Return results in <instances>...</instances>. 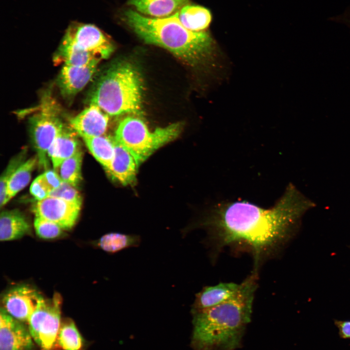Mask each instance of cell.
<instances>
[{
	"instance_id": "cell-26",
	"label": "cell",
	"mask_w": 350,
	"mask_h": 350,
	"mask_svg": "<svg viewBox=\"0 0 350 350\" xmlns=\"http://www.w3.org/2000/svg\"><path fill=\"white\" fill-rule=\"evenodd\" d=\"M25 151H23L14 157L10 161L1 175L0 178V205L1 208L9 201L7 195L8 183L14 173L25 161Z\"/></svg>"
},
{
	"instance_id": "cell-15",
	"label": "cell",
	"mask_w": 350,
	"mask_h": 350,
	"mask_svg": "<svg viewBox=\"0 0 350 350\" xmlns=\"http://www.w3.org/2000/svg\"><path fill=\"white\" fill-rule=\"evenodd\" d=\"M78 134L69 125L63 127L48 151L54 169L81 150Z\"/></svg>"
},
{
	"instance_id": "cell-16",
	"label": "cell",
	"mask_w": 350,
	"mask_h": 350,
	"mask_svg": "<svg viewBox=\"0 0 350 350\" xmlns=\"http://www.w3.org/2000/svg\"><path fill=\"white\" fill-rule=\"evenodd\" d=\"M115 142V155L107 172L113 179L121 184L123 185H133L136 182L139 165L132 155L125 148Z\"/></svg>"
},
{
	"instance_id": "cell-7",
	"label": "cell",
	"mask_w": 350,
	"mask_h": 350,
	"mask_svg": "<svg viewBox=\"0 0 350 350\" xmlns=\"http://www.w3.org/2000/svg\"><path fill=\"white\" fill-rule=\"evenodd\" d=\"M60 296L51 299L43 297L28 320L32 337L42 350H50L57 339L60 326Z\"/></svg>"
},
{
	"instance_id": "cell-5",
	"label": "cell",
	"mask_w": 350,
	"mask_h": 350,
	"mask_svg": "<svg viewBox=\"0 0 350 350\" xmlns=\"http://www.w3.org/2000/svg\"><path fill=\"white\" fill-rule=\"evenodd\" d=\"M182 128V123L177 122L151 131L140 119L128 116L119 122L113 138L139 166L157 150L176 139Z\"/></svg>"
},
{
	"instance_id": "cell-29",
	"label": "cell",
	"mask_w": 350,
	"mask_h": 350,
	"mask_svg": "<svg viewBox=\"0 0 350 350\" xmlns=\"http://www.w3.org/2000/svg\"><path fill=\"white\" fill-rule=\"evenodd\" d=\"M31 194L37 201L43 200L49 196L50 190L43 180L41 175L38 176L32 183L30 188Z\"/></svg>"
},
{
	"instance_id": "cell-6",
	"label": "cell",
	"mask_w": 350,
	"mask_h": 350,
	"mask_svg": "<svg viewBox=\"0 0 350 350\" xmlns=\"http://www.w3.org/2000/svg\"><path fill=\"white\" fill-rule=\"evenodd\" d=\"M58 109L52 97L46 95L39 109L29 121L32 141L38 162L45 168L48 165V150L64 125L59 117Z\"/></svg>"
},
{
	"instance_id": "cell-25",
	"label": "cell",
	"mask_w": 350,
	"mask_h": 350,
	"mask_svg": "<svg viewBox=\"0 0 350 350\" xmlns=\"http://www.w3.org/2000/svg\"><path fill=\"white\" fill-rule=\"evenodd\" d=\"M57 338L63 350H80L82 347V337L72 321H67L60 326Z\"/></svg>"
},
{
	"instance_id": "cell-14",
	"label": "cell",
	"mask_w": 350,
	"mask_h": 350,
	"mask_svg": "<svg viewBox=\"0 0 350 350\" xmlns=\"http://www.w3.org/2000/svg\"><path fill=\"white\" fill-rule=\"evenodd\" d=\"M240 284L220 282L213 286H206L195 295L191 311L209 308L217 305L234 296Z\"/></svg>"
},
{
	"instance_id": "cell-3",
	"label": "cell",
	"mask_w": 350,
	"mask_h": 350,
	"mask_svg": "<svg viewBox=\"0 0 350 350\" xmlns=\"http://www.w3.org/2000/svg\"><path fill=\"white\" fill-rule=\"evenodd\" d=\"M122 16L124 22L145 42L167 50L192 66L208 64L214 59L216 44L210 34L186 28L175 13L156 18L129 9Z\"/></svg>"
},
{
	"instance_id": "cell-21",
	"label": "cell",
	"mask_w": 350,
	"mask_h": 350,
	"mask_svg": "<svg viewBox=\"0 0 350 350\" xmlns=\"http://www.w3.org/2000/svg\"><path fill=\"white\" fill-rule=\"evenodd\" d=\"M101 59L93 54L79 50L72 45L61 41L54 53L55 63H63V65L84 66L99 64Z\"/></svg>"
},
{
	"instance_id": "cell-1",
	"label": "cell",
	"mask_w": 350,
	"mask_h": 350,
	"mask_svg": "<svg viewBox=\"0 0 350 350\" xmlns=\"http://www.w3.org/2000/svg\"><path fill=\"white\" fill-rule=\"evenodd\" d=\"M314 204L292 184L272 207L263 208L245 201L218 202L192 226L205 229L216 247L242 246L252 254L253 271L276 255L288 241L299 218Z\"/></svg>"
},
{
	"instance_id": "cell-2",
	"label": "cell",
	"mask_w": 350,
	"mask_h": 350,
	"mask_svg": "<svg viewBox=\"0 0 350 350\" xmlns=\"http://www.w3.org/2000/svg\"><path fill=\"white\" fill-rule=\"evenodd\" d=\"M258 273L253 271L236 294L217 305L191 311L194 350H234L250 322Z\"/></svg>"
},
{
	"instance_id": "cell-31",
	"label": "cell",
	"mask_w": 350,
	"mask_h": 350,
	"mask_svg": "<svg viewBox=\"0 0 350 350\" xmlns=\"http://www.w3.org/2000/svg\"><path fill=\"white\" fill-rule=\"evenodd\" d=\"M336 324L342 337L350 338V321H337Z\"/></svg>"
},
{
	"instance_id": "cell-30",
	"label": "cell",
	"mask_w": 350,
	"mask_h": 350,
	"mask_svg": "<svg viewBox=\"0 0 350 350\" xmlns=\"http://www.w3.org/2000/svg\"><path fill=\"white\" fill-rule=\"evenodd\" d=\"M41 175L51 192L59 187L63 182L55 170H47Z\"/></svg>"
},
{
	"instance_id": "cell-10",
	"label": "cell",
	"mask_w": 350,
	"mask_h": 350,
	"mask_svg": "<svg viewBox=\"0 0 350 350\" xmlns=\"http://www.w3.org/2000/svg\"><path fill=\"white\" fill-rule=\"evenodd\" d=\"M42 297L29 285H18L4 294L2 300L3 309L17 320L28 321Z\"/></svg>"
},
{
	"instance_id": "cell-19",
	"label": "cell",
	"mask_w": 350,
	"mask_h": 350,
	"mask_svg": "<svg viewBox=\"0 0 350 350\" xmlns=\"http://www.w3.org/2000/svg\"><path fill=\"white\" fill-rule=\"evenodd\" d=\"M175 14L183 26L194 32L204 31L209 27L212 18L209 9L196 5L188 4Z\"/></svg>"
},
{
	"instance_id": "cell-18",
	"label": "cell",
	"mask_w": 350,
	"mask_h": 350,
	"mask_svg": "<svg viewBox=\"0 0 350 350\" xmlns=\"http://www.w3.org/2000/svg\"><path fill=\"white\" fill-rule=\"evenodd\" d=\"M30 226L25 215L18 210H5L0 216V240L7 241L21 238L29 232Z\"/></svg>"
},
{
	"instance_id": "cell-20",
	"label": "cell",
	"mask_w": 350,
	"mask_h": 350,
	"mask_svg": "<svg viewBox=\"0 0 350 350\" xmlns=\"http://www.w3.org/2000/svg\"><path fill=\"white\" fill-rule=\"evenodd\" d=\"M83 140L94 158L107 172L115 155V142L114 138L105 134Z\"/></svg>"
},
{
	"instance_id": "cell-24",
	"label": "cell",
	"mask_w": 350,
	"mask_h": 350,
	"mask_svg": "<svg viewBox=\"0 0 350 350\" xmlns=\"http://www.w3.org/2000/svg\"><path fill=\"white\" fill-rule=\"evenodd\" d=\"M83 154L81 150L63 161L54 170L64 182L76 187L82 179Z\"/></svg>"
},
{
	"instance_id": "cell-22",
	"label": "cell",
	"mask_w": 350,
	"mask_h": 350,
	"mask_svg": "<svg viewBox=\"0 0 350 350\" xmlns=\"http://www.w3.org/2000/svg\"><path fill=\"white\" fill-rule=\"evenodd\" d=\"M141 238L136 234L112 232L102 236L97 242V245L104 251L114 254L123 250L139 246Z\"/></svg>"
},
{
	"instance_id": "cell-11",
	"label": "cell",
	"mask_w": 350,
	"mask_h": 350,
	"mask_svg": "<svg viewBox=\"0 0 350 350\" xmlns=\"http://www.w3.org/2000/svg\"><path fill=\"white\" fill-rule=\"evenodd\" d=\"M31 337L22 323L1 308L0 350H30L33 346Z\"/></svg>"
},
{
	"instance_id": "cell-17",
	"label": "cell",
	"mask_w": 350,
	"mask_h": 350,
	"mask_svg": "<svg viewBox=\"0 0 350 350\" xmlns=\"http://www.w3.org/2000/svg\"><path fill=\"white\" fill-rule=\"evenodd\" d=\"M190 0H128L127 4L144 16L156 18L170 16L188 4Z\"/></svg>"
},
{
	"instance_id": "cell-8",
	"label": "cell",
	"mask_w": 350,
	"mask_h": 350,
	"mask_svg": "<svg viewBox=\"0 0 350 350\" xmlns=\"http://www.w3.org/2000/svg\"><path fill=\"white\" fill-rule=\"evenodd\" d=\"M61 41L101 59L109 57L114 50L111 39L97 26L76 21L69 24Z\"/></svg>"
},
{
	"instance_id": "cell-28",
	"label": "cell",
	"mask_w": 350,
	"mask_h": 350,
	"mask_svg": "<svg viewBox=\"0 0 350 350\" xmlns=\"http://www.w3.org/2000/svg\"><path fill=\"white\" fill-rule=\"evenodd\" d=\"M49 196L82 205V197L76 187L64 181L59 187L52 191Z\"/></svg>"
},
{
	"instance_id": "cell-9",
	"label": "cell",
	"mask_w": 350,
	"mask_h": 350,
	"mask_svg": "<svg viewBox=\"0 0 350 350\" xmlns=\"http://www.w3.org/2000/svg\"><path fill=\"white\" fill-rule=\"evenodd\" d=\"M81 205L48 196L37 201L32 207L35 217L56 223L63 229L71 228L78 218Z\"/></svg>"
},
{
	"instance_id": "cell-13",
	"label": "cell",
	"mask_w": 350,
	"mask_h": 350,
	"mask_svg": "<svg viewBox=\"0 0 350 350\" xmlns=\"http://www.w3.org/2000/svg\"><path fill=\"white\" fill-rule=\"evenodd\" d=\"M98 64L84 66L63 65L56 81L63 97L70 99L82 90L96 72Z\"/></svg>"
},
{
	"instance_id": "cell-23",
	"label": "cell",
	"mask_w": 350,
	"mask_h": 350,
	"mask_svg": "<svg viewBox=\"0 0 350 350\" xmlns=\"http://www.w3.org/2000/svg\"><path fill=\"white\" fill-rule=\"evenodd\" d=\"M38 162L37 156L25 160L14 173L7 185V195L9 201L28 184L32 173Z\"/></svg>"
},
{
	"instance_id": "cell-4",
	"label": "cell",
	"mask_w": 350,
	"mask_h": 350,
	"mask_svg": "<svg viewBox=\"0 0 350 350\" xmlns=\"http://www.w3.org/2000/svg\"><path fill=\"white\" fill-rule=\"evenodd\" d=\"M142 81L135 67L120 62L98 78L88 96L89 103L99 106L109 116L140 115L142 106Z\"/></svg>"
},
{
	"instance_id": "cell-12",
	"label": "cell",
	"mask_w": 350,
	"mask_h": 350,
	"mask_svg": "<svg viewBox=\"0 0 350 350\" xmlns=\"http://www.w3.org/2000/svg\"><path fill=\"white\" fill-rule=\"evenodd\" d=\"M109 115L93 103L69 120V126L82 139L105 135Z\"/></svg>"
},
{
	"instance_id": "cell-27",
	"label": "cell",
	"mask_w": 350,
	"mask_h": 350,
	"mask_svg": "<svg viewBox=\"0 0 350 350\" xmlns=\"http://www.w3.org/2000/svg\"><path fill=\"white\" fill-rule=\"evenodd\" d=\"M34 227L38 237L44 239H52L59 237L63 229L59 225L44 218L35 217Z\"/></svg>"
}]
</instances>
